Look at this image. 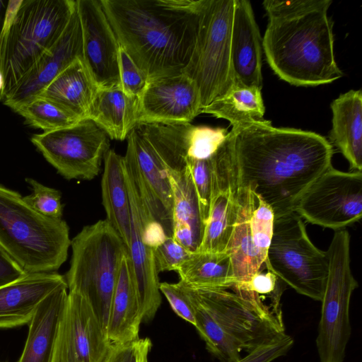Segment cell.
I'll return each mask as SVG.
<instances>
[{
  "instance_id": "22",
  "label": "cell",
  "mask_w": 362,
  "mask_h": 362,
  "mask_svg": "<svg viewBox=\"0 0 362 362\" xmlns=\"http://www.w3.org/2000/svg\"><path fill=\"white\" fill-rule=\"evenodd\" d=\"M65 284L56 272L27 273L0 287V329L29 324L43 299Z\"/></svg>"
},
{
  "instance_id": "27",
  "label": "cell",
  "mask_w": 362,
  "mask_h": 362,
  "mask_svg": "<svg viewBox=\"0 0 362 362\" xmlns=\"http://www.w3.org/2000/svg\"><path fill=\"white\" fill-rule=\"evenodd\" d=\"M98 89L83 58L79 57L60 72L35 97L53 100L83 119H88Z\"/></svg>"
},
{
  "instance_id": "26",
  "label": "cell",
  "mask_w": 362,
  "mask_h": 362,
  "mask_svg": "<svg viewBox=\"0 0 362 362\" xmlns=\"http://www.w3.org/2000/svg\"><path fill=\"white\" fill-rule=\"evenodd\" d=\"M329 140L343 154L350 169H362V93L350 90L331 103ZM329 141V142H330Z\"/></svg>"
},
{
  "instance_id": "19",
  "label": "cell",
  "mask_w": 362,
  "mask_h": 362,
  "mask_svg": "<svg viewBox=\"0 0 362 362\" xmlns=\"http://www.w3.org/2000/svg\"><path fill=\"white\" fill-rule=\"evenodd\" d=\"M202 107L198 89L183 73L148 81L139 99L138 124H187Z\"/></svg>"
},
{
  "instance_id": "44",
  "label": "cell",
  "mask_w": 362,
  "mask_h": 362,
  "mask_svg": "<svg viewBox=\"0 0 362 362\" xmlns=\"http://www.w3.org/2000/svg\"><path fill=\"white\" fill-rule=\"evenodd\" d=\"M8 1L0 0V35L4 26Z\"/></svg>"
},
{
  "instance_id": "40",
  "label": "cell",
  "mask_w": 362,
  "mask_h": 362,
  "mask_svg": "<svg viewBox=\"0 0 362 362\" xmlns=\"http://www.w3.org/2000/svg\"><path fill=\"white\" fill-rule=\"evenodd\" d=\"M160 291L169 302L173 311L181 318L194 326L195 318L192 303L180 283H160Z\"/></svg>"
},
{
  "instance_id": "37",
  "label": "cell",
  "mask_w": 362,
  "mask_h": 362,
  "mask_svg": "<svg viewBox=\"0 0 362 362\" xmlns=\"http://www.w3.org/2000/svg\"><path fill=\"white\" fill-rule=\"evenodd\" d=\"M190 252L173 236H166L154 249V262L157 272H176Z\"/></svg>"
},
{
  "instance_id": "20",
  "label": "cell",
  "mask_w": 362,
  "mask_h": 362,
  "mask_svg": "<svg viewBox=\"0 0 362 362\" xmlns=\"http://www.w3.org/2000/svg\"><path fill=\"white\" fill-rule=\"evenodd\" d=\"M83 58L81 23L76 8L59 39L47 49L3 100L11 110L35 98L77 58Z\"/></svg>"
},
{
  "instance_id": "21",
  "label": "cell",
  "mask_w": 362,
  "mask_h": 362,
  "mask_svg": "<svg viewBox=\"0 0 362 362\" xmlns=\"http://www.w3.org/2000/svg\"><path fill=\"white\" fill-rule=\"evenodd\" d=\"M262 38L251 4L235 0L230 55L235 82L262 88Z\"/></svg>"
},
{
  "instance_id": "41",
  "label": "cell",
  "mask_w": 362,
  "mask_h": 362,
  "mask_svg": "<svg viewBox=\"0 0 362 362\" xmlns=\"http://www.w3.org/2000/svg\"><path fill=\"white\" fill-rule=\"evenodd\" d=\"M279 279L272 272L261 269L255 274L246 283L233 288V291L255 293L262 297L277 294V283Z\"/></svg>"
},
{
  "instance_id": "3",
  "label": "cell",
  "mask_w": 362,
  "mask_h": 362,
  "mask_svg": "<svg viewBox=\"0 0 362 362\" xmlns=\"http://www.w3.org/2000/svg\"><path fill=\"white\" fill-rule=\"evenodd\" d=\"M332 0H265L262 47L281 80L296 86L330 83L344 76L334 52Z\"/></svg>"
},
{
  "instance_id": "23",
  "label": "cell",
  "mask_w": 362,
  "mask_h": 362,
  "mask_svg": "<svg viewBox=\"0 0 362 362\" xmlns=\"http://www.w3.org/2000/svg\"><path fill=\"white\" fill-rule=\"evenodd\" d=\"M67 289L66 284L60 286L40 303L29 322L28 337L18 362H52Z\"/></svg>"
},
{
  "instance_id": "15",
  "label": "cell",
  "mask_w": 362,
  "mask_h": 362,
  "mask_svg": "<svg viewBox=\"0 0 362 362\" xmlns=\"http://www.w3.org/2000/svg\"><path fill=\"white\" fill-rule=\"evenodd\" d=\"M212 159L210 213L197 251L219 252L225 251L232 234L241 193L230 132Z\"/></svg>"
},
{
  "instance_id": "25",
  "label": "cell",
  "mask_w": 362,
  "mask_h": 362,
  "mask_svg": "<svg viewBox=\"0 0 362 362\" xmlns=\"http://www.w3.org/2000/svg\"><path fill=\"white\" fill-rule=\"evenodd\" d=\"M173 190V238L189 252L201 245L205 226L202 218L197 192L187 168L169 171Z\"/></svg>"
},
{
  "instance_id": "33",
  "label": "cell",
  "mask_w": 362,
  "mask_h": 362,
  "mask_svg": "<svg viewBox=\"0 0 362 362\" xmlns=\"http://www.w3.org/2000/svg\"><path fill=\"white\" fill-rule=\"evenodd\" d=\"M224 128L192 125L189 132L188 158L203 160L211 157L226 140Z\"/></svg>"
},
{
  "instance_id": "36",
  "label": "cell",
  "mask_w": 362,
  "mask_h": 362,
  "mask_svg": "<svg viewBox=\"0 0 362 362\" xmlns=\"http://www.w3.org/2000/svg\"><path fill=\"white\" fill-rule=\"evenodd\" d=\"M118 66L122 90L127 95L139 99L147 86L148 78L120 45Z\"/></svg>"
},
{
  "instance_id": "43",
  "label": "cell",
  "mask_w": 362,
  "mask_h": 362,
  "mask_svg": "<svg viewBox=\"0 0 362 362\" xmlns=\"http://www.w3.org/2000/svg\"><path fill=\"white\" fill-rule=\"evenodd\" d=\"M23 0L8 1L6 13L3 28L0 35V70L2 71L3 57L10 26L20 8Z\"/></svg>"
},
{
  "instance_id": "30",
  "label": "cell",
  "mask_w": 362,
  "mask_h": 362,
  "mask_svg": "<svg viewBox=\"0 0 362 362\" xmlns=\"http://www.w3.org/2000/svg\"><path fill=\"white\" fill-rule=\"evenodd\" d=\"M176 272L179 282L192 288L229 289L234 284L230 258L225 251L192 252Z\"/></svg>"
},
{
  "instance_id": "32",
  "label": "cell",
  "mask_w": 362,
  "mask_h": 362,
  "mask_svg": "<svg viewBox=\"0 0 362 362\" xmlns=\"http://www.w3.org/2000/svg\"><path fill=\"white\" fill-rule=\"evenodd\" d=\"M13 110L22 116L28 125L43 132L66 128L82 120L59 103L42 97L33 98Z\"/></svg>"
},
{
  "instance_id": "17",
  "label": "cell",
  "mask_w": 362,
  "mask_h": 362,
  "mask_svg": "<svg viewBox=\"0 0 362 362\" xmlns=\"http://www.w3.org/2000/svg\"><path fill=\"white\" fill-rule=\"evenodd\" d=\"M127 139L125 167L132 175L153 218L167 236H172L173 200L168 170L136 126Z\"/></svg>"
},
{
  "instance_id": "5",
  "label": "cell",
  "mask_w": 362,
  "mask_h": 362,
  "mask_svg": "<svg viewBox=\"0 0 362 362\" xmlns=\"http://www.w3.org/2000/svg\"><path fill=\"white\" fill-rule=\"evenodd\" d=\"M69 292L84 297L106 332L111 300L127 248L106 220L84 226L71 240Z\"/></svg>"
},
{
  "instance_id": "6",
  "label": "cell",
  "mask_w": 362,
  "mask_h": 362,
  "mask_svg": "<svg viewBox=\"0 0 362 362\" xmlns=\"http://www.w3.org/2000/svg\"><path fill=\"white\" fill-rule=\"evenodd\" d=\"M76 6V0H23L6 40L0 101L62 35Z\"/></svg>"
},
{
  "instance_id": "38",
  "label": "cell",
  "mask_w": 362,
  "mask_h": 362,
  "mask_svg": "<svg viewBox=\"0 0 362 362\" xmlns=\"http://www.w3.org/2000/svg\"><path fill=\"white\" fill-rule=\"evenodd\" d=\"M293 344V339L283 333L256 346L235 362H272L285 355Z\"/></svg>"
},
{
  "instance_id": "31",
  "label": "cell",
  "mask_w": 362,
  "mask_h": 362,
  "mask_svg": "<svg viewBox=\"0 0 362 362\" xmlns=\"http://www.w3.org/2000/svg\"><path fill=\"white\" fill-rule=\"evenodd\" d=\"M265 107L262 88L234 82L221 98L203 108L201 113L228 120L232 127L263 122Z\"/></svg>"
},
{
  "instance_id": "16",
  "label": "cell",
  "mask_w": 362,
  "mask_h": 362,
  "mask_svg": "<svg viewBox=\"0 0 362 362\" xmlns=\"http://www.w3.org/2000/svg\"><path fill=\"white\" fill-rule=\"evenodd\" d=\"M112 344L88 300L69 292L52 362H105Z\"/></svg>"
},
{
  "instance_id": "12",
  "label": "cell",
  "mask_w": 362,
  "mask_h": 362,
  "mask_svg": "<svg viewBox=\"0 0 362 362\" xmlns=\"http://www.w3.org/2000/svg\"><path fill=\"white\" fill-rule=\"evenodd\" d=\"M293 211L335 231L356 223L362 216V173L330 167L301 195Z\"/></svg>"
},
{
  "instance_id": "9",
  "label": "cell",
  "mask_w": 362,
  "mask_h": 362,
  "mask_svg": "<svg viewBox=\"0 0 362 362\" xmlns=\"http://www.w3.org/2000/svg\"><path fill=\"white\" fill-rule=\"evenodd\" d=\"M326 254L328 275L321 300L316 346L320 362H343L351 332L350 300L358 287L351 269L348 230L335 231Z\"/></svg>"
},
{
  "instance_id": "2",
  "label": "cell",
  "mask_w": 362,
  "mask_h": 362,
  "mask_svg": "<svg viewBox=\"0 0 362 362\" xmlns=\"http://www.w3.org/2000/svg\"><path fill=\"white\" fill-rule=\"evenodd\" d=\"M119 44L151 79L182 73L202 0H100Z\"/></svg>"
},
{
  "instance_id": "4",
  "label": "cell",
  "mask_w": 362,
  "mask_h": 362,
  "mask_svg": "<svg viewBox=\"0 0 362 362\" xmlns=\"http://www.w3.org/2000/svg\"><path fill=\"white\" fill-rule=\"evenodd\" d=\"M71 240L64 220L38 214L20 193L0 185V247L26 273L58 270Z\"/></svg>"
},
{
  "instance_id": "10",
  "label": "cell",
  "mask_w": 362,
  "mask_h": 362,
  "mask_svg": "<svg viewBox=\"0 0 362 362\" xmlns=\"http://www.w3.org/2000/svg\"><path fill=\"white\" fill-rule=\"evenodd\" d=\"M182 285L187 294L206 308L248 352L284 333L281 311L271 310L258 295Z\"/></svg>"
},
{
  "instance_id": "28",
  "label": "cell",
  "mask_w": 362,
  "mask_h": 362,
  "mask_svg": "<svg viewBox=\"0 0 362 362\" xmlns=\"http://www.w3.org/2000/svg\"><path fill=\"white\" fill-rule=\"evenodd\" d=\"M103 160L101 194L107 216L105 219L128 248L130 242L131 211L124 156L110 148Z\"/></svg>"
},
{
  "instance_id": "42",
  "label": "cell",
  "mask_w": 362,
  "mask_h": 362,
  "mask_svg": "<svg viewBox=\"0 0 362 362\" xmlns=\"http://www.w3.org/2000/svg\"><path fill=\"white\" fill-rule=\"evenodd\" d=\"M26 274L0 247V287L20 279Z\"/></svg>"
},
{
  "instance_id": "1",
  "label": "cell",
  "mask_w": 362,
  "mask_h": 362,
  "mask_svg": "<svg viewBox=\"0 0 362 362\" xmlns=\"http://www.w3.org/2000/svg\"><path fill=\"white\" fill-rule=\"evenodd\" d=\"M239 181L257 193L274 218L293 211L305 191L332 167V144L315 132L276 128L269 120L230 132Z\"/></svg>"
},
{
  "instance_id": "45",
  "label": "cell",
  "mask_w": 362,
  "mask_h": 362,
  "mask_svg": "<svg viewBox=\"0 0 362 362\" xmlns=\"http://www.w3.org/2000/svg\"><path fill=\"white\" fill-rule=\"evenodd\" d=\"M4 84V75L2 71L0 70V93L1 92Z\"/></svg>"
},
{
  "instance_id": "29",
  "label": "cell",
  "mask_w": 362,
  "mask_h": 362,
  "mask_svg": "<svg viewBox=\"0 0 362 362\" xmlns=\"http://www.w3.org/2000/svg\"><path fill=\"white\" fill-rule=\"evenodd\" d=\"M138 118L139 99L127 95L120 86L98 89L88 116L109 138L119 141L127 138Z\"/></svg>"
},
{
  "instance_id": "39",
  "label": "cell",
  "mask_w": 362,
  "mask_h": 362,
  "mask_svg": "<svg viewBox=\"0 0 362 362\" xmlns=\"http://www.w3.org/2000/svg\"><path fill=\"white\" fill-rule=\"evenodd\" d=\"M151 346V340L148 337L125 344H112L105 362H148Z\"/></svg>"
},
{
  "instance_id": "7",
  "label": "cell",
  "mask_w": 362,
  "mask_h": 362,
  "mask_svg": "<svg viewBox=\"0 0 362 362\" xmlns=\"http://www.w3.org/2000/svg\"><path fill=\"white\" fill-rule=\"evenodd\" d=\"M235 0H202L198 30L182 73L196 85L202 110L232 86L230 37Z\"/></svg>"
},
{
  "instance_id": "18",
  "label": "cell",
  "mask_w": 362,
  "mask_h": 362,
  "mask_svg": "<svg viewBox=\"0 0 362 362\" xmlns=\"http://www.w3.org/2000/svg\"><path fill=\"white\" fill-rule=\"evenodd\" d=\"M83 42V60L99 89L120 86L119 44L100 0H76Z\"/></svg>"
},
{
  "instance_id": "11",
  "label": "cell",
  "mask_w": 362,
  "mask_h": 362,
  "mask_svg": "<svg viewBox=\"0 0 362 362\" xmlns=\"http://www.w3.org/2000/svg\"><path fill=\"white\" fill-rule=\"evenodd\" d=\"M107 133L90 119L76 124L33 135V144L66 180H91L100 171L110 149Z\"/></svg>"
},
{
  "instance_id": "14",
  "label": "cell",
  "mask_w": 362,
  "mask_h": 362,
  "mask_svg": "<svg viewBox=\"0 0 362 362\" xmlns=\"http://www.w3.org/2000/svg\"><path fill=\"white\" fill-rule=\"evenodd\" d=\"M125 176L131 211L127 255L143 320L149 321L154 317L161 304L158 273L153 255L156 246L151 237V225L155 220L126 167Z\"/></svg>"
},
{
  "instance_id": "24",
  "label": "cell",
  "mask_w": 362,
  "mask_h": 362,
  "mask_svg": "<svg viewBox=\"0 0 362 362\" xmlns=\"http://www.w3.org/2000/svg\"><path fill=\"white\" fill-rule=\"evenodd\" d=\"M143 321L133 281L127 252L121 261L112 294L106 334L112 344H121L139 338Z\"/></svg>"
},
{
  "instance_id": "13",
  "label": "cell",
  "mask_w": 362,
  "mask_h": 362,
  "mask_svg": "<svg viewBox=\"0 0 362 362\" xmlns=\"http://www.w3.org/2000/svg\"><path fill=\"white\" fill-rule=\"evenodd\" d=\"M274 215L253 190L241 187L240 208L225 252L230 256L238 287L262 269L273 231ZM230 289V288H229Z\"/></svg>"
},
{
  "instance_id": "35",
  "label": "cell",
  "mask_w": 362,
  "mask_h": 362,
  "mask_svg": "<svg viewBox=\"0 0 362 362\" xmlns=\"http://www.w3.org/2000/svg\"><path fill=\"white\" fill-rule=\"evenodd\" d=\"M31 186L33 193L23 197V201L38 214L49 218H62L63 205L61 202V192L46 187L34 179L26 178Z\"/></svg>"
},
{
  "instance_id": "34",
  "label": "cell",
  "mask_w": 362,
  "mask_h": 362,
  "mask_svg": "<svg viewBox=\"0 0 362 362\" xmlns=\"http://www.w3.org/2000/svg\"><path fill=\"white\" fill-rule=\"evenodd\" d=\"M212 156L203 160L187 158V168L197 192L201 216L204 226L208 221L210 213L212 186Z\"/></svg>"
},
{
  "instance_id": "8",
  "label": "cell",
  "mask_w": 362,
  "mask_h": 362,
  "mask_svg": "<svg viewBox=\"0 0 362 362\" xmlns=\"http://www.w3.org/2000/svg\"><path fill=\"white\" fill-rule=\"evenodd\" d=\"M326 252L309 238L295 211L274 219L264 267L297 293L321 301L328 275Z\"/></svg>"
}]
</instances>
